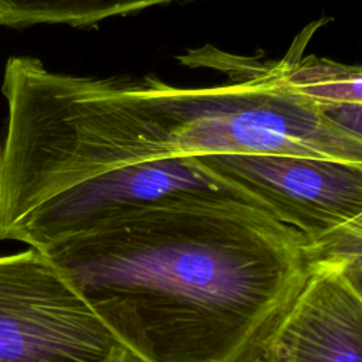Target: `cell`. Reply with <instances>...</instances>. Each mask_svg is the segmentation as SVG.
<instances>
[{"label": "cell", "instance_id": "cell-8", "mask_svg": "<svg viewBox=\"0 0 362 362\" xmlns=\"http://www.w3.org/2000/svg\"><path fill=\"white\" fill-rule=\"evenodd\" d=\"M194 0H0V27H95L106 20Z\"/></svg>", "mask_w": 362, "mask_h": 362}, {"label": "cell", "instance_id": "cell-2", "mask_svg": "<svg viewBox=\"0 0 362 362\" xmlns=\"http://www.w3.org/2000/svg\"><path fill=\"white\" fill-rule=\"evenodd\" d=\"M40 250L137 362H236L320 256L236 192H188Z\"/></svg>", "mask_w": 362, "mask_h": 362}, {"label": "cell", "instance_id": "cell-1", "mask_svg": "<svg viewBox=\"0 0 362 362\" xmlns=\"http://www.w3.org/2000/svg\"><path fill=\"white\" fill-rule=\"evenodd\" d=\"M0 240L41 202L127 165L221 153H281L362 165V134L290 88L283 58L253 78L180 86L153 75H74L6 61Z\"/></svg>", "mask_w": 362, "mask_h": 362}, {"label": "cell", "instance_id": "cell-9", "mask_svg": "<svg viewBox=\"0 0 362 362\" xmlns=\"http://www.w3.org/2000/svg\"><path fill=\"white\" fill-rule=\"evenodd\" d=\"M236 362H264L260 356V352L257 348V341Z\"/></svg>", "mask_w": 362, "mask_h": 362}, {"label": "cell", "instance_id": "cell-4", "mask_svg": "<svg viewBox=\"0 0 362 362\" xmlns=\"http://www.w3.org/2000/svg\"><path fill=\"white\" fill-rule=\"evenodd\" d=\"M240 185L320 255H361L362 165L281 153L199 156Z\"/></svg>", "mask_w": 362, "mask_h": 362}, {"label": "cell", "instance_id": "cell-7", "mask_svg": "<svg viewBox=\"0 0 362 362\" xmlns=\"http://www.w3.org/2000/svg\"><path fill=\"white\" fill-rule=\"evenodd\" d=\"M287 83L335 122L362 134V71L317 57H303L293 48L283 58Z\"/></svg>", "mask_w": 362, "mask_h": 362}, {"label": "cell", "instance_id": "cell-3", "mask_svg": "<svg viewBox=\"0 0 362 362\" xmlns=\"http://www.w3.org/2000/svg\"><path fill=\"white\" fill-rule=\"evenodd\" d=\"M0 362H137L37 249L0 256Z\"/></svg>", "mask_w": 362, "mask_h": 362}, {"label": "cell", "instance_id": "cell-6", "mask_svg": "<svg viewBox=\"0 0 362 362\" xmlns=\"http://www.w3.org/2000/svg\"><path fill=\"white\" fill-rule=\"evenodd\" d=\"M361 255L317 256L257 339L264 362H362Z\"/></svg>", "mask_w": 362, "mask_h": 362}, {"label": "cell", "instance_id": "cell-5", "mask_svg": "<svg viewBox=\"0 0 362 362\" xmlns=\"http://www.w3.org/2000/svg\"><path fill=\"white\" fill-rule=\"evenodd\" d=\"M188 192H236L253 198L198 157L127 165L85 178L41 202L10 228L4 240L41 249L123 212Z\"/></svg>", "mask_w": 362, "mask_h": 362}]
</instances>
